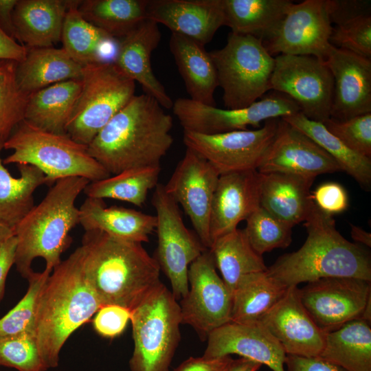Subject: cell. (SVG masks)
I'll list each match as a JSON object with an SVG mask.
<instances>
[{
	"instance_id": "cell-11",
	"label": "cell",
	"mask_w": 371,
	"mask_h": 371,
	"mask_svg": "<svg viewBox=\"0 0 371 371\" xmlns=\"http://www.w3.org/2000/svg\"><path fill=\"white\" fill-rule=\"evenodd\" d=\"M270 89L291 99L308 119L330 117L334 81L324 60L313 56L279 54L274 58Z\"/></svg>"
},
{
	"instance_id": "cell-5",
	"label": "cell",
	"mask_w": 371,
	"mask_h": 371,
	"mask_svg": "<svg viewBox=\"0 0 371 371\" xmlns=\"http://www.w3.org/2000/svg\"><path fill=\"white\" fill-rule=\"evenodd\" d=\"M89 181L72 177L57 180L43 200L34 205L14 228L17 245L14 264L28 280L34 273L33 260L42 258L45 268L53 270L69 247L70 232L79 224L76 201Z\"/></svg>"
},
{
	"instance_id": "cell-23",
	"label": "cell",
	"mask_w": 371,
	"mask_h": 371,
	"mask_svg": "<svg viewBox=\"0 0 371 371\" xmlns=\"http://www.w3.org/2000/svg\"><path fill=\"white\" fill-rule=\"evenodd\" d=\"M146 18L204 47L224 25L222 0H148Z\"/></svg>"
},
{
	"instance_id": "cell-37",
	"label": "cell",
	"mask_w": 371,
	"mask_h": 371,
	"mask_svg": "<svg viewBox=\"0 0 371 371\" xmlns=\"http://www.w3.org/2000/svg\"><path fill=\"white\" fill-rule=\"evenodd\" d=\"M148 0H83L81 15L113 40L122 39L146 19Z\"/></svg>"
},
{
	"instance_id": "cell-52",
	"label": "cell",
	"mask_w": 371,
	"mask_h": 371,
	"mask_svg": "<svg viewBox=\"0 0 371 371\" xmlns=\"http://www.w3.org/2000/svg\"><path fill=\"white\" fill-rule=\"evenodd\" d=\"M27 48L9 36L0 27V60H13L18 63L25 58Z\"/></svg>"
},
{
	"instance_id": "cell-55",
	"label": "cell",
	"mask_w": 371,
	"mask_h": 371,
	"mask_svg": "<svg viewBox=\"0 0 371 371\" xmlns=\"http://www.w3.org/2000/svg\"><path fill=\"white\" fill-rule=\"evenodd\" d=\"M352 238L359 245L371 247V234L359 227L350 224Z\"/></svg>"
},
{
	"instance_id": "cell-19",
	"label": "cell",
	"mask_w": 371,
	"mask_h": 371,
	"mask_svg": "<svg viewBox=\"0 0 371 371\" xmlns=\"http://www.w3.org/2000/svg\"><path fill=\"white\" fill-rule=\"evenodd\" d=\"M259 322L280 344L287 355L316 357L323 350L326 333L303 306L297 286L289 287Z\"/></svg>"
},
{
	"instance_id": "cell-31",
	"label": "cell",
	"mask_w": 371,
	"mask_h": 371,
	"mask_svg": "<svg viewBox=\"0 0 371 371\" xmlns=\"http://www.w3.org/2000/svg\"><path fill=\"white\" fill-rule=\"evenodd\" d=\"M224 25L232 33L268 39L293 3L289 0H222Z\"/></svg>"
},
{
	"instance_id": "cell-48",
	"label": "cell",
	"mask_w": 371,
	"mask_h": 371,
	"mask_svg": "<svg viewBox=\"0 0 371 371\" xmlns=\"http://www.w3.org/2000/svg\"><path fill=\"white\" fill-rule=\"evenodd\" d=\"M331 23L337 25L356 16L370 14L369 1L326 0Z\"/></svg>"
},
{
	"instance_id": "cell-27",
	"label": "cell",
	"mask_w": 371,
	"mask_h": 371,
	"mask_svg": "<svg viewBox=\"0 0 371 371\" xmlns=\"http://www.w3.org/2000/svg\"><path fill=\"white\" fill-rule=\"evenodd\" d=\"M69 0H17L15 38L27 48L53 47L61 41Z\"/></svg>"
},
{
	"instance_id": "cell-34",
	"label": "cell",
	"mask_w": 371,
	"mask_h": 371,
	"mask_svg": "<svg viewBox=\"0 0 371 371\" xmlns=\"http://www.w3.org/2000/svg\"><path fill=\"white\" fill-rule=\"evenodd\" d=\"M287 289L267 271L244 276L232 293L231 322H259L284 296Z\"/></svg>"
},
{
	"instance_id": "cell-10",
	"label": "cell",
	"mask_w": 371,
	"mask_h": 371,
	"mask_svg": "<svg viewBox=\"0 0 371 371\" xmlns=\"http://www.w3.org/2000/svg\"><path fill=\"white\" fill-rule=\"evenodd\" d=\"M152 204L156 211V257L160 269L170 280L175 300L188 293L190 264L206 249L184 225L179 205L166 192L164 185L155 188Z\"/></svg>"
},
{
	"instance_id": "cell-33",
	"label": "cell",
	"mask_w": 371,
	"mask_h": 371,
	"mask_svg": "<svg viewBox=\"0 0 371 371\" xmlns=\"http://www.w3.org/2000/svg\"><path fill=\"white\" fill-rule=\"evenodd\" d=\"M7 139L0 137V223L14 229L34 206V193L47 179L39 169L29 164L17 165L20 177L10 175L1 157Z\"/></svg>"
},
{
	"instance_id": "cell-13",
	"label": "cell",
	"mask_w": 371,
	"mask_h": 371,
	"mask_svg": "<svg viewBox=\"0 0 371 371\" xmlns=\"http://www.w3.org/2000/svg\"><path fill=\"white\" fill-rule=\"evenodd\" d=\"M280 118L265 121L256 130H241L216 135L183 131V142L205 159L219 175L257 170L273 141Z\"/></svg>"
},
{
	"instance_id": "cell-41",
	"label": "cell",
	"mask_w": 371,
	"mask_h": 371,
	"mask_svg": "<svg viewBox=\"0 0 371 371\" xmlns=\"http://www.w3.org/2000/svg\"><path fill=\"white\" fill-rule=\"evenodd\" d=\"M17 63L13 60H0V137H8L24 120L29 95L17 84Z\"/></svg>"
},
{
	"instance_id": "cell-47",
	"label": "cell",
	"mask_w": 371,
	"mask_h": 371,
	"mask_svg": "<svg viewBox=\"0 0 371 371\" xmlns=\"http://www.w3.org/2000/svg\"><path fill=\"white\" fill-rule=\"evenodd\" d=\"M311 198L322 212L332 216L344 212L348 207L346 190L336 182L319 185L311 192Z\"/></svg>"
},
{
	"instance_id": "cell-45",
	"label": "cell",
	"mask_w": 371,
	"mask_h": 371,
	"mask_svg": "<svg viewBox=\"0 0 371 371\" xmlns=\"http://www.w3.org/2000/svg\"><path fill=\"white\" fill-rule=\"evenodd\" d=\"M322 124L350 149L371 158V113L344 121L330 117Z\"/></svg>"
},
{
	"instance_id": "cell-35",
	"label": "cell",
	"mask_w": 371,
	"mask_h": 371,
	"mask_svg": "<svg viewBox=\"0 0 371 371\" xmlns=\"http://www.w3.org/2000/svg\"><path fill=\"white\" fill-rule=\"evenodd\" d=\"M209 250L232 295L242 277L267 270L262 256L251 247L243 229H236L218 238Z\"/></svg>"
},
{
	"instance_id": "cell-49",
	"label": "cell",
	"mask_w": 371,
	"mask_h": 371,
	"mask_svg": "<svg viewBox=\"0 0 371 371\" xmlns=\"http://www.w3.org/2000/svg\"><path fill=\"white\" fill-rule=\"evenodd\" d=\"M284 365L286 371H346L319 357H304L286 355Z\"/></svg>"
},
{
	"instance_id": "cell-29",
	"label": "cell",
	"mask_w": 371,
	"mask_h": 371,
	"mask_svg": "<svg viewBox=\"0 0 371 371\" xmlns=\"http://www.w3.org/2000/svg\"><path fill=\"white\" fill-rule=\"evenodd\" d=\"M82 79L60 82L29 95L24 120L47 131L67 134L82 89Z\"/></svg>"
},
{
	"instance_id": "cell-3",
	"label": "cell",
	"mask_w": 371,
	"mask_h": 371,
	"mask_svg": "<svg viewBox=\"0 0 371 371\" xmlns=\"http://www.w3.org/2000/svg\"><path fill=\"white\" fill-rule=\"evenodd\" d=\"M52 272L39 293L34 322L39 353L47 370L58 366L67 339L102 306L86 278L81 247Z\"/></svg>"
},
{
	"instance_id": "cell-8",
	"label": "cell",
	"mask_w": 371,
	"mask_h": 371,
	"mask_svg": "<svg viewBox=\"0 0 371 371\" xmlns=\"http://www.w3.org/2000/svg\"><path fill=\"white\" fill-rule=\"evenodd\" d=\"M209 54L225 109L249 106L271 90L275 59L261 39L231 32L223 48Z\"/></svg>"
},
{
	"instance_id": "cell-39",
	"label": "cell",
	"mask_w": 371,
	"mask_h": 371,
	"mask_svg": "<svg viewBox=\"0 0 371 371\" xmlns=\"http://www.w3.org/2000/svg\"><path fill=\"white\" fill-rule=\"evenodd\" d=\"M79 2V0H69L61 41L63 48L68 55L83 67L101 60L99 55L100 47L113 39L84 19L78 8Z\"/></svg>"
},
{
	"instance_id": "cell-50",
	"label": "cell",
	"mask_w": 371,
	"mask_h": 371,
	"mask_svg": "<svg viewBox=\"0 0 371 371\" xmlns=\"http://www.w3.org/2000/svg\"><path fill=\"white\" fill-rule=\"evenodd\" d=\"M230 356L219 358L190 357L174 371H225L232 361Z\"/></svg>"
},
{
	"instance_id": "cell-43",
	"label": "cell",
	"mask_w": 371,
	"mask_h": 371,
	"mask_svg": "<svg viewBox=\"0 0 371 371\" xmlns=\"http://www.w3.org/2000/svg\"><path fill=\"white\" fill-rule=\"evenodd\" d=\"M0 366L18 371H46L34 331L0 337Z\"/></svg>"
},
{
	"instance_id": "cell-54",
	"label": "cell",
	"mask_w": 371,
	"mask_h": 371,
	"mask_svg": "<svg viewBox=\"0 0 371 371\" xmlns=\"http://www.w3.org/2000/svg\"><path fill=\"white\" fill-rule=\"evenodd\" d=\"M261 366L258 362L240 357L233 359L225 371H257Z\"/></svg>"
},
{
	"instance_id": "cell-28",
	"label": "cell",
	"mask_w": 371,
	"mask_h": 371,
	"mask_svg": "<svg viewBox=\"0 0 371 371\" xmlns=\"http://www.w3.org/2000/svg\"><path fill=\"white\" fill-rule=\"evenodd\" d=\"M170 50L191 100L216 106L218 86L215 67L204 46L183 35L172 33Z\"/></svg>"
},
{
	"instance_id": "cell-7",
	"label": "cell",
	"mask_w": 371,
	"mask_h": 371,
	"mask_svg": "<svg viewBox=\"0 0 371 371\" xmlns=\"http://www.w3.org/2000/svg\"><path fill=\"white\" fill-rule=\"evenodd\" d=\"M131 371H168L181 339L179 304L161 282L131 311Z\"/></svg>"
},
{
	"instance_id": "cell-4",
	"label": "cell",
	"mask_w": 371,
	"mask_h": 371,
	"mask_svg": "<svg viewBox=\"0 0 371 371\" xmlns=\"http://www.w3.org/2000/svg\"><path fill=\"white\" fill-rule=\"evenodd\" d=\"M304 222L307 232L304 243L267 267L270 276L286 288L329 277L371 281L370 253L362 245L346 240L337 231L333 216L313 203Z\"/></svg>"
},
{
	"instance_id": "cell-21",
	"label": "cell",
	"mask_w": 371,
	"mask_h": 371,
	"mask_svg": "<svg viewBox=\"0 0 371 371\" xmlns=\"http://www.w3.org/2000/svg\"><path fill=\"white\" fill-rule=\"evenodd\" d=\"M203 355L219 358L230 355L265 364L273 371H286V353L280 344L260 323L229 322L209 333Z\"/></svg>"
},
{
	"instance_id": "cell-22",
	"label": "cell",
	"mask_w": 371,
	"mask_h": 371,
	"mask_svg": "<svg viewBox=\"0 0 371 371\" xmlns=\"http://www.w3.org/2000/svg\"><path fill=\"white\" fill-rule=\"evenodd\" d=\"M260 174L257 170L220 175L210 214L212 244L246 221L260 207Z\"/></svg>"
},
{
	"instance_id": "cell-24",
	"label": "cell",
	"mask_w": 371,
	"mask_h": 371,
	"mask_svg": "<svg viewBox=\"0 0 371 371\" xmlns=\"http://www.w3.org/2000/svg\"><path fill=\"white\" fill-rule=\"evenodd\" d=\"M160 40L158 24L146 19L120 40L113 62L126 76L140 85L145 94L168 109L172 108L173 101L155 76L150 60Z\"/></svg>"
},
{
	"instance_id": "cell-53",
	"label": "cell",
	"mask_w": 371,
	"mask_h": 371,
	"mask_svg": "<svg viewBox=\"0 0 371 371\" xmlns=\"http://www.w3.org/2000/svg\"><path fill=\"white\" fill-rule=\"evenodd\" d=\"M16 3L17 0H0V27L15 40L13 11Z\"/></svg>"
},
{
	"instance_id": "cell-9",
	"label": "cell",
	"mask_w": 371,
	"mask_h": 371,
	"mask_svg": "<svg viewBox=\"0 0 371 371\" xmlns=\"http://www.w3.org/2000/svg\"><path fill=\"white\" fill-rule=\"evenodd\" d=\"M81 79V91L66 133L88 146L135 95V82L113 61L103 60L83 66Z\"/></svg>"
},
{
	"instance_id": "cell-36",
	"label": "cell",
	"mask_w": 371,
	"mask_h": 371,
	"mask_svg": "<svg viewBox=\"0 0 371 371\" xmlns=\"http://www.w3.org/2000/svg\"><path fill=\"white\" fill-rule=\"evenodd\" d=\"M282 120L312 139L329 154L341 171L350 175L364 190L371 188V158L346 146L319 122L308 119L301 112L281 117Z\"/></svg>"
},
{
	"instance_id": "cell-1",
	"label": "cell",
	"mask_w": 371,
	"mask_h": 371,
	"mask_svg": "<svg viewBox=\"0 0 371 371\" xmlns=\"http://www.w3.org/2000/svg\"><path fill=\"white\" fill-rule=\"evenodd\" d=\"M172 117L154 98L135 95L87 146L110 175L159 166L173 143Z\"/></svg>"
},
{
	"instance_id": "cell-20",
	"label": "cell",
	"mask_w": 371,
	"mask_h": 371,
	"mask_svg": "<svg viewBox=\"0 0 371 371\" xmlns=\"http://www.w3.org/2000/svg\"><path fill=\"white\" fill-rule=\"evenodd\" d=\"M334 81L330 118L371 113V59L332 45L325 59Z\"/></svg>"
},
{
	"instance_id": "cell-18",
	"label": "cell",
	"mask_w": 371,
	"mask_h": 371,
	"mask_svg": "<svg viewBox=\"0 0 371 371\" xmlns=\"http://www.w3.org/2000/svg\"><path fill=\"white\" fill-rule=\"evenodd\" d=\"M257 170L281 172L308 179L341 171L335 159L304 133L281 118L276 137Z\"/></svg>"
},
{
	"instance_id": "cell-30",
	"label": "cell",
	"mask_w": 371,
	"mask_h": 371,
	"mask_svg": "<svg viewBox=\"0 0 371 371\" xmlns=\"http://www.w3.org/2000/svg\"><path fill=\"white\" fill-rule=\"evenodd\" d=\"M82 66L62 48H27L24 60L17 63L16 79L20 89L30 95L52 85L81 79Z\"/></svg>"
},
{
	"instance_id": "cell-40",
	"label": "cell",
	"mask_w": 371,
	"mask_h": 371,
	"mask_svg": "<svg viewBox=\"0 0 371 371\" xmlns=\"http://www.w3.org/2000/svg\"><path fill=\"white\" fill-rule=\"evenodd\" d=\"M246 221L244 232L251 247L260 256L274 249H285L292 242L293 227L260 206Z\"/></svg>"
},
{
	"instance_id": "cell-46",
	"label": "cell",
	"mask_w": 371,
	"mask_h": 371,
	"mask_svg": "<svg viewBox=\"0 0 371 371\" xmlns=\"http://www.w3.org/2000/svg\"><path fill=\"white\" fill-rule=\"evenodd\" d=\"M131 317V310L120 305L106 304L97 311L93 325L100 335L113 338L123 333Z\"/></svg>"
},
{
	"instance_id": "cell-14",
	"label": "cell",
	"mask_w": 371,
	"mask_h": 371,
	"mask_svg": "<svg viewBox=\"0 0 371 371\" xmlns=\"http://www.w3.org/2000/svg\"><path fill=\"white\" fill-rule=\"evenodd\" d=\"M216 269L206 249L189 267L188 291L179 304L181 324L191 326L202 340L231 322L232 295Z\"/></svg>"
},
{
	"instance_id": "cell-17",
	"label": "cell",
	"mask_w": 371,
	"mask_h": 371,
	"mask_svg": "<svg viewBox=\"0 0 371 371\" xmlns=\"http://www.w3.org/2000/svg\"><path fill=\"white\" fill-rule=\"evenodd\" d=\"M219 176L205 159L186 148L183 157L164 185L166 192L181 205L197 237L207 249L212 245L210 214Z\"/></svg>"
},
{
	"instance_id": "cell-15",
	"label": "cell",
	"mask_w": 371,
	"mask_h": 371,
	"mask_svg": "<svg viewBox=\"0 0 371 371\" xmlns=\"http://www.w3.org/2000/svg\"><path fill=\"white\" fill-rule=\"evenodd\" d=\"M299 295L312 319L327 333L361 319L371 297V281L351 277L323 278L299 289Z\"/></svg>"
},
{
	"instance_id": "cell-6",
	"label": "cell",
	"mask_w": 371,
	"mask_h": 371,
	"mask_svg": "<svg viewBox=\"0 0 371 371\" xmlns=\"http://www.w3.org/2000/svg\"><path fill=\"white\" fill-rule=\"evenodd\" d=\"M3 148L12 150L3 164H29L45 176L47 184L57 180L83 177L90 182L111 176L110 173L80 144L67 134H58L41 129L25 120L12 131Z\"/></svg>"
},
{
	"instance_id": "cell-12",
	"label": "cell",
	"mask_w": 371,
	"mask_h": 371,
	"mask_svg": "<svg viewBox=\"0 0 371 371\" xmlns=\"http://www.w3.org/2000/svg\"><path fill=\"white\" fill-rule=\"evenodd\" d=\"M172 110L184 131L203 135H216L260 126L262 122L300 112L289 98L271 93L249 106L220 109L190 98H180L173 102Z\"/></svg>"
},
{
	"instance_id": "cell-2",
	"label": "cell",
	"mask_w": 371,
	"mask_h": 371,
	"mask_svg": "<svg viewBox=\"0 0 371 371\" xmlns=\"http://www.w3.org/2000/svg\"><path fill=\"white\" fill-rule=\"evenodd\" d=\"M86 278L102 306L132 311L160 282V267L142 243L86 231L82 245Z\"/></svg>"
},
{
	"instance_id": "cell-38",
	"label": "cell",
	"mask_w": 371,
	"mask_h": 371,
	"mask_svg": "<svg viewBox=\"0 0 371 371\" xmlns=\"http://www.w3.org/2000/svg\"><path fill=\"white\" fill-rule=\"evenodd\" d=\"M161 166H146L122 171L107 178L89 182L83 192L87 197L113 199L142 207L148 192L159 183Z\"/></svg>"
},
{
	"instance_id": "cell-16",
	"label": "cell",
	"mask_w": 371,
	"mask_h": 371,
	"mask_svg": "<svg viewBox=\"0 0 371 371\" xmlns=\"http://www.w3.org/2000/svg\"><path fill=\"white\" fill-rule=\"evenodd\" d=\"M326 0L292 3L276 32L263 45L274 54L313 56L325 60L333 32Z\"/></svg>"
},
{
	"instance_id": "cell-25",
	"label": "cell",
	"mask_w": 371,
	"mask_h": 371,
	"mask_svg": "<svg viewBox=\"0 0 371 371\" xmlns=\"http://www.w3.org/2000/svg\"><path fill=\"white\" fill-rule=\"evenodd\" d=\"M260 174V206L292 227L304 221L314 203L310 189L315 179L281 172Z\"/></svg>"
},
{
	"instance_id": "cell-42",
	"label": "cell",
	"mask_w": 371,
	"mask_h": 371,
	"mask_svg": "<svg viewBox=\"0 0 371 371\" xmlns=\"http://www.w3.org/2000/svg\"><path fill=\"white\" fill-rule=\"evenodd\" d=\"M52 271L45 268L41 273L34 272L27 280L29 286L23 297L0 319V337L34 331L38 297Z\"/></svg>"
},
{
	"instance_id": "cell-44",
	"label": "cell",
	"mask_w": 371,
	"mask_h": 371,
	"mask_svg": "<svg viewBox=\"0 0 371 371\" xmlns=\"http://www.w3.org/2000/svg\"><path fill=\"white\" fill-rule=\"evenodd\" d=\"M330 42L333 46L371 59V15L349 19L333 30Z\"/></svg>"
},
{
	"instance_id": "cell-51",
	"label": "cell",
	"mask_w": 371,
	"mask_h": 371,
	"mask_svg": "<svg viewBox=\"0 0 371 371\" xmlns=\"http://www.w3.org/2000/svg\"><path fill=\"white\" fill-rule=\"evenodd\" d=\"M17 240L15 235L0 247V301L2 300L8 273L14 264Z\"/></svg>"
},
{
	"instance_id": "cell-56",
	"label": "cell",
	"mask_w": 371,
	"mask_h": 371,
	"mask_svg": "<svg viewBox=\"0 0 371 371\" xmlns=\"http://www.w3.org/2000/svg\"><path fill=\"white\" fill-rule=\"evenodd\" d=\"M14 235V229L0 223V247L10 238Z\"/></svg>"
},
{
	"instance_id": "cell-26",
	"label": "cell",
	"mask_w": 371,
	"mask_h": 371,
	"mask_svg": "<svg viewBox=\"0 0 371 371\" xmlns=\"http://www.w3.org/2000/svg\"><path fill=\"white\" fill-rule=\"evenodd\" d=\"M85 231L98 230L125 240L142 243L155 229L156 216L120 206L107 207L103 199L87 197L79 207Z\"/></svg>"
},
{
	"instance_id": "cell-32",
	"label": "cell",
	"mask_w": 371,
	"mask_h": 371,
	"mask_svg": "<svg viewBox=\"0 0 371 371\" xmlns=\"http://www.w3.org/2000/svg\"><path fill=\"white\" fill-rule=\"evenodd\" d=\"M370 326L357 319L327 333L319 357L346 371H371Z\"/></svg>"
}]
</instances>
